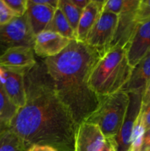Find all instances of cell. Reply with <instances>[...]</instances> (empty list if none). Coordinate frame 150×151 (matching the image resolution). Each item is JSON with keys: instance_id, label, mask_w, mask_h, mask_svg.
<instances>
[{"instance_id": "6da1fadb", "label": "cell", "mask_w": 150, "mask_h": 151, "mask_svg": "<svg viewBox=\"0 0 150 151\" xmlns=\"http://www.w3.org/2000/svg\"><path fill=\"white\" fill-rule=\"evenodd\" d=\"M26 103L8 124L30 148L46 145L57 151H74L78 125L61 101L43 60L24 75Z\"/></svg>"}, {"instance_id": "7a4b0ae2", "label": "cell", "mask_w": 150, "mask_h": 151, "mask_svg": "<svg viewBox=\"0 0 150 151\" xmlns=\"http://www.w3.org/2000/svg\"><path fill=\"white\" fill-rule=\"evenodd\" d=\"M101 54L73 40L57 55L42 59L61 101L78 125L96 110L100 101L89 86L92 69Z\"/></svg>"}, {"instance_id": "3957f363", "label": "cell", "mask_w": 150, "mask_h": 151, "mask_svg": "<svg viewBox=\"0 0 150 151\" xmlns=\"http://www.w3.org/2000/svg\"><path fill=\"white\" fill-rule=\"evenodd\" d=\"M132 69L126 49L119 46L110 47L101 55L91 70L90 87L99 97L119 92L129 81Z\"/></svg>"}, {"instance_id": "277c9868", "label": "cell", "mask_w": 150, "mask_h": 151, "mask_svg": "<svg viewBox=\"0 0 150 151\" xmlns=\"http://www.w3.org/2000/svg\"><path fill=\"white\" fill-rule=\"evenodd\" d=\"M129 104L127 93L120 91L100 97L96 110L85 122L96 125L106 139H113L119 134Z\"/></svg>"}, {"instance_id": "5b68a950", "label": "cell", "mask_w": 150, "mask_h": 151, "mask_svg": "<svg viewBox=\"0 0 150 151\" xmlns=\"http://www.w3.org/2000/svg\"><path fill=\"white\" fill-rule=\"evenodd\" d=\"M35 35L31 29L26 13L9 23L0 25V56L14 47L33 48Z\"/></svg>"}, {"instance_id": "8992f818", "label": "cell", "mask_w": 150, "mask_h": 151, "mask_svg": "<svg viewBox=\"0 0 150 151\" xmlns=\"http://www.w3.org/2000/svg\"><path fill=\"white\" fill-rule=\"evenodd\" d=\"M129 104L124 119L117 136L109 139L115 151H129L135 123L142 107L143 93L129 92Z\"/></svg>"}, {"instance_id": "52a82bcc", "label": "cell", "mask_w": 150, "mask_h": 151, "mask_svg": "<svg viewBox=\"0 0 150 151\" xmlns=\"http://www.w3.org/2000/svg\"><path fill=\"white\" fill-rule=\"evenodd\" d=\"M119 16L102 10L99 18L88 33L85 44L101 55L110 47L118 24Z\"/></svg>"}, {"instance_id": "ba28073f", "label": "cell", "mask_w": 150, "mask_h": 151, "mask_svg": "<svg viewBox=\"0 0 150 151\" xmlns=\"http://www.w3.org/2000/svg\"><path fill=\"white\" fill-rule=\"evenodd\" d=\"M140 0H124L123 8L119 15L117 27L110 47L119 46L126 48L138 25L135 14Z\"/></svg>"}, {"instance_id": "9c48e42d", "label": "cell", "mask_w": 150, "mask_h": 151, "mask_svg": "<svg viewBox=\"0 0 150 151\" xmlns=\"http://www.w3.org/2000/svg\"><path fill=\"white\" fill-rule=\"evenodd\" d=\"M26 72L7 69L0 66V84L7 97L18 109L24 106L26 94L24 75Z\"/></svg>"}, {"instance_id": "30bf717a", "label": "cell", "mask_w": 150, "mask_h": 151, "mask_svg": "<svg viewBox=\"0 0 150 151\" xmlns=\"http://www.w3.org/2000/svg\"><path fill=\"white\" fill-rule=\"evenodd\" d=\"M128 61L132 68L150 52V19L138 23L126 47Z\"/></svg>"}, {"instance_id": "8fae6325", "label": "cell", "mask_w": 150, "mask_h": 151, "mask_svg": "<svg viewBox=\"0 0 150 151\" xmlns=\"http://www.w3.org/2000/svg\"><path fill=\"white\" fill-rule=\"evenodd\" d=\"M69 38L50 30H44L35 35L33 50L35 55L43 59L60 54L70 44Z\"/></svg>"}, {"instance_id": "7c38bea8", "label": "cell", "mask_w": 150, "mask_h": 151, "mask_svg": "<svg viewBox=\"0 0 150 151\" xmlns=\"http://www.w3.org/2000/svg\"><path fill=\"white\" fill-rule=\"evenodd\" d=\"M106 138L96 125L87 122L79 124L74 138V151H99Z\"/></svg>"}, {"instance_id": "4fadbf2b", "label": "cell", "mask_w": 150, "mask_h": 151, "mask_svg": "<svg viewBox=\"0 0 150 151\" xmlns=\"http://www.w3.org/2000/svg\"><path fill=\"white\" fill-rule=\"evenodd\" d=\"M36 62L33 48L29 47H14L0 56V66L14 70L26 72Z\"/></svg>"}, {"instance_id": "5bb4252c", "label": "cell", "mask_w": 150, "mask_h": 151, "mask_svg": "<svg viewBox=\"0 0 150 151\" xmlns=\"http://www.w3.org/2000/svg\"><path fill=\"white\" fill-rule=\"evenodd\" d=\"M105 1L91 0L82 10L76 32V41L85 43L88 33L99 18Z\"/></svg>"}, {"instance_id": "9a60e30c", "label": "cell", "mask_w": 150, "mask_h": 151, "mask_svg": "<svg viewBox=\"0 0 150 151\" xmlns=\"http://www.w3.org/2000/svg\"><path fill=\"white\" fill-rule=\"evenodd\" d=\"M150 82V52L132 69L130 78L121 91L144 94Z\"/></svg>"}, {"instance_id": "2e32d148", "label": "cell", "mask_w": 150, "mask_h": 151, "mask_svg": "<svg viewBox=\"0 0 150 151\" xmlns=\"http://www.w3.org/2000/svg\"><path fill=\"white\" fill-rule=\"evenodd\" d=\"M54 11V9L49 6L35 4L31 0H28L26 14L35 36L45 30L52 19Z\"/></svg>"}, {"instance_id": "e0dca14e", "label": "cell", "mask_w": 150, "mask_h": 151, "mask_svg": "<svg viewBox=\"0 0 150 151\" xmlns=\"http://www.w3.org/2000/svg\"><path fill=\"white\" fill-rule=\"evenodd\" d=\"M45 30H50L57 32L63 37L71 40L76 39L74 31L69 24L66 18L59 8L56 9L52 19L46 27Z\"/></svg>"}, {"instance_id": "ac0fdd59", "label": "cell", "mask_w": 150, "mask_h": 151, "mask_svg": "<svg viewBox=\"0 0 150 151\" xmlns=\"http://www.w3.org/2000/svg\"><path fill=\"white\" fill-rule=\"evenodd\" d=\"M0 151H29V147L7 128L0 134Z\"/></svg>"}, {"instance_id": "d6986e66", "label": "cell", "mask_w": 150, "mask_h": 151, "mask_svg": "<svg viewBox=\"0 0 150 151\" xmlns=\"http://www.w3.org/2000/svg\"><path fill=\"white\" fill-rule=\"evenodd\" d=\"M66 18L76 35V29L79 24V19L82 15V10L78 9L72 3L71 0H59L58 7ZM76 40V39H75Z\"/></svg>"}, {"instance_id": "ffe728a7", "label": "cell", "mask_w": 150, "mask_h": 151, "mask_svg": "<svg viewBox=\"0 0 150 151\" xmlns=\"http://www.w3.org/2000/svg\"><path fill=\"white\" fill-rule=\"evenodd\" d=\"M18 109H19L10 101L2 86L0 84V122L8 125Z\"/></svg>"}, {"instance_id": "44dd1931", "label": "cell", "mask_w": 150, "mask_h": 151, "mask_svg": "<svg viewBox=\"0 0 150 151\" xmlns=\"http://www.w3.org/2000/svg\"><path fill=\"white\" fill-rule=\"evenodd\" d=\"M138 23H142L150 19V0H140L135 14Z\"/></svg>"}, {"instance_id": "7402d4cb", "label": "cell", "mask_w": 150, "mask_h": 151, "mask_svg": "<svg viewBox=\"0 0 150 151\" xmlns=\"http://www.w3.org/2000/svg\"><path fill=\"white\" fill-rule=\"evenodd\" d=\"M16 17L24 16L27 10L28 0H4Z\"/></svg>"}, {"instance_id": "603a6c76", "label": "cell", "mask_w": 150, "mask_h": 151, "mask_svg": "<svg viewBox=\"0 0 150 151\" xmlns=\"http://www.w3.org/2000/svg\"><path fill=\"white\" fill-rule=\"evenodd\" d=\"M16 17V15L6 4L4 0H0V25L9 23Z\"/></svg>"}, {"instance_id": "cb8c5ba5", "label": "cell", "mask_w": 150, "mask_h": 151, "mask_svg": "<svg viewBox=\"0 0 150 151\" xmlns=\"http://www.w3.org/2000/svg\"><path fill=\"white\" fill-rule=\"evenodd\" d=\"M124 0H108L105 1L103 7V10L114 13L119 16L121 12Z\"/></svg>"}, {"instance_id": "d4e9b609", "label": "cell", "mask_w": 150, "mask_h": 151, "mask_svg": "<svg viewBox=\"0 0 150 151\" xmlns=\"http://www.w3.org/2000/svg\"><path fill=\"white\" fill-rule=\"evenodd\" d=\"M140 118L144 126V130L147 131L150 128V103L142 104L141 112H140Z\"/></svg>"}, {"instance_id": "484cf974", "label": "cell", "mask_w": 150, "mask_h": 151, "mask_svg": "<svg viewBox=\"0 0 150 151\" xmlns=\"http://www.w3.org/2000/svg\"><path fill=\"white\" fill-rule=\"evenodd\" d=\"M150 150V128L144 132L140 151H148Z\"/></svg>"}, {"instance_id": "4316f807", "label": "cell", "mask_w": 150, "mask_h": 151, "mask_svg": "<svg viewBox=\"0 0 150 151\" xmlns=\"http://www.w3.org/2000/svg\"><path fill=\"white\" fill-rule=\"evenodd\" d=\"M31 1L35 4L49 6L54 10L57 9L58 7L59 0H31Z\"/></svg>"}, {"instance_id": "83f0119b", "label": "cell", "mask_w": 150, "mask_h": 151, "mask_svg": "<svg viewBox=\"0 0 150 151\" xmlns=\"http://www.w3.org/2000/svg\"><path fill=\"white\" fill-rule=\"evenodd\" d=\"M91 0H71L72 3L77 7L78 9H79L80 10H83L85 8L87 5L88 4V3L90 2Z\"/></svg>"}, {"instance_id": "f1b7e54d", "label": "cell", "mask_w": 150, "mask_h": 151, "mask_svg": "<svg viewBox=\"0 0 150 151\" xmlns=\"http://www.w3.org/2000/svg\"><path fill=\"white\" fill-rule=\"evenodd\" d=\"M29 151H57L53 147L46 145H33L29 148Z\"/></svg>"}, {"instance_id": "f546056e", "label": "cell", "mask_w": 150, "mask_h": 151, "mask_svg": "<svg viewBox=\"0 0 150 151\" xmlns=\"http://www.w3.org/2000/svg\"><path fill=\"white\" fill-rule=\"evenodd\" d=\"M147 103H150V82L144 91L142 98V104H147Z\"/></svg>"}, {"instance_id": "4dcf8cb0", "label": "cell", "mask_w": 150, "mask_h": 151, "mask_svg": "<svg viewBox=\"0 0 150 151\" xmlns=\"http://www.w3.org/2000/svg\"><path fill=\"white\" fill-rule=\"evenodd\" d=\"M112 150H113V145H112L111 142L110 140L106 139L105 144L99 151H112Z\"/></svg>"}, {"instance_id": "1f68e13d", "label": "cell", "mask_w": 150, "mask_h": 151, "mask_svg": "<svg viewBox=\"0 0 150 151\" xmlns=\"http://www.w3.org/2000/svg\"><path fill=\"white\" fill-rule=\"evenodd\" d=\"M7 128H8V125H7V124L4 123V122H0V134H1L4 130L7 129Z\"/></svg>"}, {"instance_id": "d6a6232c", "label": "cell", "mask_w": 150, "mask_h": 151, "mask_svg": "<svg viewBox=\"0 0 150 151\" xmlns=\"http://www.w3.org/2000/svg\"><path fill=\"white\" fill-rule=\"evenodd\" d=\"M112 151H115L114 149H113V150H112Z\"/></svg>"}, {"instance_id": "836d02e7", "label": "cell", "mask_w": 150, "mask_h": 151, "mask_svg": "<svg viewBox=\"0 0 150 151\" xmlns=\"http://www.w3.org/2000/svg\"><path fill=\"white\" fill-rule=\"evenodd\" d=\"M148 151H150V150H148Z\"/></svg>"}]
</instances>
